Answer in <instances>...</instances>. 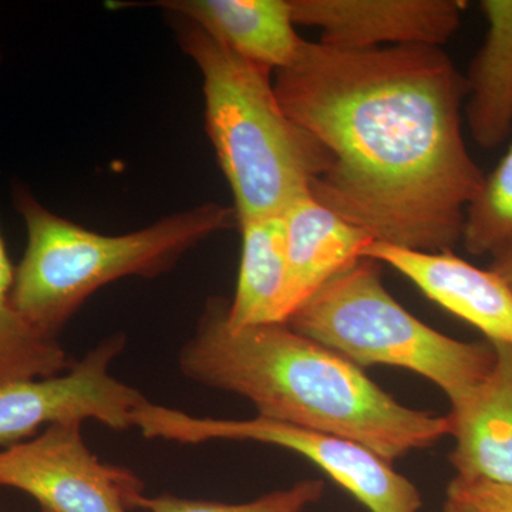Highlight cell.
Segmentation results:
<instances>
[{
    "mask_svg": "<svg viewBox=\"0 0 512 512\" xmlns=\"http://www.w3.org/2000/svg\"><path fill=\"white\" fill-rule=\"evenodd\" d=\"M274 73L282 109L328 153L316 201L384 244L443 252L461 242L485 175L463 136L466 76L441 47L305 40Z\"/></svg>",
    "mask_w": 512,
    "mask_h": 512,
    "instance_id": "obj_1",
    "label": "cell"
},
{
    "mask_svg": "<svg viewBox=\"0 0 512 512\" xmlns=\"http://www.w3.org/2000/svg\"><path fill=\"white\" fill-rule=\"evenodd\" d=\"M211 298L178 355L191 382L237 394L262 419L340 437L393 463L448 436L446 416L410 409L363 370L286 323L232 329Z\"/></svg>",
    "mask_w": 512,
    "mask_h": 512,
    "instance_id": "obj_2",
    "label": "cell"
},
{
    "mask_svg": "<svg viewBox=\"0 0 512 512\" xmlns=\"http://www.w3.org/2000/svg\"><path fill=\"white\" fill-rule=\"evenodd\" d=\"M12 202L28 234L12 302L56 338L103 286L128 276L157 278L205 239L238 225L234 208L208 202L130 234L104 235L50 211L22 183L13 185Z\"/></svg>",
    "mask_w": 512,
    "mask_h": 512,
    "instance_id": "obj_3",
    "label": "cell"
},
{
    "mask_svg": "<svg viewBox=\"0 0 512 512\" xmlns=\"http://www.w3.org/2000/svg\"><path fill=\"white\" fill-rule=\"evenodd\" d=\"M174 18L178 45L201 72L205 128L234 195L238 224L281 215L311 194L328 153L282 109L271 69L235 55L190 20Z\"/></svg>",
    "mask_w": 512,
    "mask_h": 512,
    "instance_id": "obj_4",
    "label": "cell"
},
{
    "mask_svg": "<svg viewBox=\"0 0 512 512\" xmlns=\"http://www.w3.org/2000/svg\"><path fill=\"white\" fill-rule=\"evenodd\" d=\"M285 323L360 369L396 366L426 377L450 402L483 382L495 363L490 342L450 338L406 311L369 258L326 282Z\"/></svg>",
    "mask_w": 512,
    "mask_h": 512,
    "instance_id": "obj_5",
    "label": "cell"
},
{
    "mask_svg": "<svg viewBox=\"0 0 512 512\" xmlns=\"http://www.w3.org/2000/svg\"><path fill=\"white\" fill-rule=\"evenodd\" d=\"M133 427L150 440L255 441L282 447L311 461L369 512H419L423 507L416 485L393 470L392 463L369 448L330 434L259 416L247 420L192 416L148 399L134 410Z\"/></svg>",
    "mask_w": 512,
    "mask_h": 512,
    "instance_id": "obj_6",
    "label": "cell"
},
{
    "mask_svg": "<svg viewBox=\"0 0 512 512\" xmlns=\"http://www.w3.org/2000/svg\"><path fill=\"white\" fill-rule=\"evenodd\" d=\"M123 333L99 345L62 375L18 380L0 386V448L32 439L40 429L69 421L94 420L107 429L133 427L143 393L110 375V366L126 348Z\"/></svg>",
    "mask_w": 512,
    "mask_h": 512,
    "instance_id": "obj_7",
    "label": "cell"
},
{
    "mask_svg": "<svg viewBox=\"0 0 512 512\" xmlns=\"http://www.w3.org/2000/svg\"><path fill=\"white\" fill-rule=\"evenodd\" d=\"M82 421L53 424L32 439L0 448V487L28 494L42 512H130L140 478L103 463L87 447Z\"/></svg>",
    "mask_w": 512,
    "mask_h": 512,
    "instance_id": "obj_8",
    "label": "cell"
},
{
    "mask_svg": "<svg viewBox=\"0 0 512 512\" xmlns=\"http://www.w3.org/2000/svg\"><path fill=\"white\" fill-rule=\"evenodd\" d=\"M295 25L320 29L338 49L446 45L466 3L458 0H289Z\"/></svg>",
    "mask_w": 512,
    "mask_h": 512,
    "instance_id": "obj_9",
    "label": "cell"
},
{
    "mask_svg": "<svg viewBox=\"0 0 512 512\" xmlns=\"http://www.w3.org/2000/svg\"><path fill=\"white\" fill-rule=\"evenodd\" d=\"M362 258L392 266L430 301L487 336L512 346V291L491 269L477 268L451 251L424 252L375 241Z\"/></svg>",
    "mask_w": 512,
    "mask_h": 512,
    "instance_id": "obj_10",
    "label": "cell"
},
{
    "mask_svg": "<svg viewBox=\"0 0 512 512\" xmlns=\"http://www.w3.org/2000/svg\"><path fill=\"white\" fill-rule=\"evenodd\" d=\"M495 363L483 382L450 402L448 454L457 478L512 485V346L490 342Z\"/></svg>",
    "mask_w": 512,
    "mask_h": 512,
    "instance_id": "obj_11",
    "label": "cell"
},
{
    "mask_svg": "<svg viewBox=\"0 0 512 512\" xmlns=\"http://www.w3.org/2000/svg\"><path fill=\"white\" fill-rule=\"evenodd\" d=\"M157 6L272 72L291 66L305 42L296 32L289 0H167Z\"/></svg>",
    "mask_w": 512,
    "mask_h": 512,
    "instance_id": "obj_12",
    "label": "cell"
},
{
    "mask_svg": "<svg viewBox=\"0 0 512 512\" xmlns=\"http://www.w3.org/2000/svg\"><path fill=\"white\" fill-rule=\"evenodd\" d=\"M281 215L288 256L289 319L326 282L362 259L363 249L376 239L312 194L296 198Z\"/></svg>",
    "mask_w": 512,
    "mask_h": 512,
    "instance_id": "obj_13",
    "label": "cell"
},
{
    "mask_svg": "<svg viewBox=\"0 0 512 512\" xmlns=\"http://www.w3.org/2000/svg\"><path fill=\"white\" fill-rule=\"evenodd\" d=\"M483 46L466 76L467 121L478 146L495 148L512 133V0H483Z\"/></svg>",
    "mask_w": 512,
    "mask_h": 512,
    "instance_id": "obj_14",
    "label": "cell"
},
{
    "mask_svg": "<svg viewBox=\"0 0 512 512\" xmlns=\"http://www.w3.org/2000/svg\"><path fill=\"white\" fill-rule=\"evenodd\" d=\"M242 235L237 289L228 305L232 329L288 319V256L282 215L238 224Z\"/></svg>",
    "mask_w": 512,
    "mask_h": 512,
    "instance_id": "obj_15",
    "label": "cell"
},
{
    "mask_svg": "<svg viewBox=\"0 0 512 512\" xmlns=\"http://www.w3.org/2000/svg\"><path fill=\"white\" fill-rule=\"evenodd\" d=\"M15 266L0 229V386L62 375L73 366L56 336L36 328L12 302Z\"/></svg>",
    "mask_w": 512,
    "mask_h": 512,
    "instance_id": "obj_16",
    "label": "cell"
},
{
    "mask_svg": "<svg viewBox=\"0 0 512 512\" xmlns=\"http://www.w3.org/2000/svg\"><path fill=\"white\" fill-rule=\"evenodd\" d=\"M461 242L477 256H494L512 248V143L468 205Z\"/></svg>",
    "mask_w": 512,
    "mask_h": 512,
    "instance_id": "obj_17",
    "label": "cell"
},
{
    "mask_svg": "<svg viewBox=\"0 0 512 512\" xmlns=\"http://www.w3.org/2000/svg\"><path fill=\"white\" fill-rule=\"evenodd\" d=\"M325 493L322 480H302L285 488L262 495L244 504H224L217 501L191 500L164 494L148 497L143 493L133 495L130 510L146 512H303L318 503Z\"/></svg>",
    "mask_w": 512,
    "mask_h": 512,
    "instance_id": "obj_18",
    "label": "cell"
},
{
    "mask_svg": "<svg viewBox=\"0 0 512 512\" xmlns=\"http://www.w3.org/2000/svg\"><path fill=\"white\" fill-rule=\"evenodd\" d=\"M444 512H512V485L454 477L446 488Z\"/></svg>",
    "mask_w": 512,
    "mask_h": 512,
    "instance_id": "obj_19",
    "label": "cell"
},
{
    "mask_svg": "<svg viewBox=\"0 0 512 512\" xmlns=\"http://www.w3.org/2000/svg\"><path fill=\"white\" fill-rule=\"evenodd\" d=\"M490 269L495 274L500 275L512 291V248L505 249L500 254L494 255Z\"/></svg>",
    "mask_w": 512,
    "mask_h": 512,
    "instance_id": "obj_20",
    "label": "cell"
},
{
    "mask_svg": "<svg viewBox=\"0 0 512 512\" xmlns=\"http://www.w3.org/2000/svg\"><path fill=\"white\" fill-rule=\"evenodd\" d=\"M0 512H3L2 510H0Z\"/></svg>",
    "mask_w": 512,
    "mask_h": 512,
    "instance_id": "obj_21",
    "label": "cell"
}]
</instances>
